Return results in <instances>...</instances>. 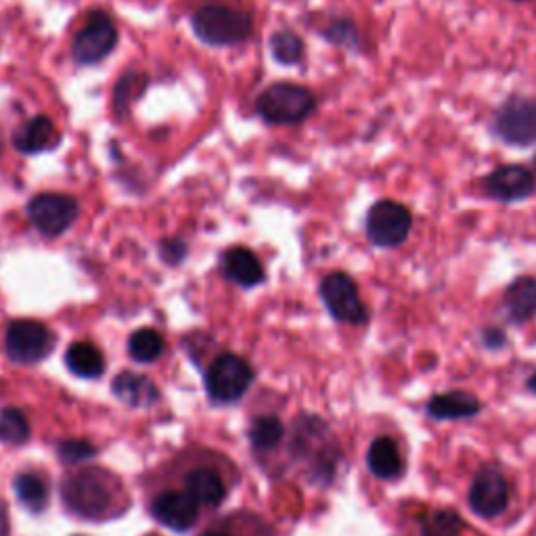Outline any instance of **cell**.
I'll return each mask as SVG.
<instances>
[{
	"label": "cell",
	"instance_id": "1",
	"mask_svg": "<svg viewBox=\"0 0 536 536\" xmlns=\"http://www.w3.org/2000/svg\"><path fill=\"white\" fill-rule=\"evenodd\" d=\"M63 501L72 513L84 520H105L116 516L120 509V482L107 469H80L65 478L61 488Z\"/></svg>",
	"mask_w": 536,
	"mask_h": 536
},
{
	"label": "cell",
	"instance_id": "2",
	"mask_svg": "<svg viewBox=\"0 0 536 536\" xmlns=\"http://www.w3.org/2000/svg\"><path fill=\"white\" fill-rule=\"evenodd\" d=\"M296 455L308 467L312 482H331L340 451L338 442L319 417H300L296 423Z\"/></svg>",
	"mask_w": 536,
	"mask_h": 536
},
{
	"label": "cell",
	"instance_id": "3",
	"mask_svg": "<svg viewBox=\"0 0 536 536\" xmlns=\"http://www.w3.org/2000/svg\"><path fill=\"white\" fill-rule=\"evenodd\" d=\"M195 36L212 47H231L252 34V15L229 5H204L191 19Z\"/></svg>",
	"mask_w": 536,
	"mask_h": 536
},
{
	"label": "cell",
	"instance_id": "4",
	"mask_svg": "<svg viewBox=\"0 0 536 536\" xmlns=\"http://www.w3.org/2000/svg\"><path fill=\"white\" fill-rule=\"evenodd\" d=\"M490 134L509 147H532L536 143V99L511 93L497 109L488 126Z\"/></svg>",
	"mask_w": 536,
	"mask_h": 536
},
{
	"label": "cell",
	"instance_id": "5",
	"mask_svg": "<svg viewBox=\"0 0 536 536\" xmlns=\"http://www.w3.org/2000/svg\"><path fill=\"white\" fill-rule=\"evenodd\" d=\"M256 109L268 124H300L317 109V97L302 84L279 82L258 97Z\"/></svg>",
	"mask_w": 536,
	"mask_h": 536
},
{
	"label": "cell",
	"instance_id": "6",
	"mask_svg": "<svg viewBox=\"0 0 536 536\" xmlns=\"http://www.w3.org/2000/svg\"><path fill=\"white\" fill-rule=\"evenodd\" d=\"M411 229H413L411 210L394 199L375 201L365 218V233L375 248L384 250L400 248V245L409 239Z\"/></svg>",
	"mask_w": 536,
	"mask_h": 536
},
{
	"label": "cell",
	"instance_id": "7",
	"mask_svg": "<svg viewBox=\"0 0 536 536\" xmlns=\"http://www.w3.org/2000/svg\"><path fill=\"white\" fill-rule=\"evenodd\" d=\"M319 292L329 315L335 321L346 325H365L369 321V310L361 298L359 285H356V281L348 273H329L321 281Z\"/></svg>",
	"mask_w": 536,
	"mask_h": 536
},
{
	"label": "cell",
	"instance_id": "8",
	"mask_svg": "<svg viewBox=\"0 0 536 536\" xmlns=\"http://www.w3.org/2000/svg\"><path fill=\"white\" fill-rule=\"evenodd\" d=\"M254 382V371L250 363L237 354H222L206 371L208 396L220 405H229L248 392Z\"/></svg>",
	"mask_w": 536,
	"mask_h": 536
},
{
	"label": "cell",
	"instance_id": "9",
	"mask_svg": "<svg viewBox=\"0 0 536 536\" xmlns=\"http://www.w3.org/2000/svg\"><path fill=\"white\" fill-rule=\"evenodd\" d=\"M55 348V335L51 329L32 319H19L9 323L5 333V350L17 365H34L47 359Z\"/></svg>",
	"mask_w": 536,
	"mask_h": 536
},
{
	"label": "cell",
	"instance_id": "10",
	"mask_svg": "<svg viewBox=\"0 0 536 536\" xmlns=\"http://www.w3.org/2000/svg\"><path fill=\"white\" fill-rule=\"evenodd\" d=\"M118 28L105 11H93L88 15L84 28L76 34L72 44V55L82 65H93L103 61L116 49Z\"/></svg>",
	"mask_w": 536,
	"mask_h": 536
},
{
	"label": "cell",
	"instance_id": "11",
	"mask_svg": "<svg viewBox=\"0 0 536 536\" xmlns=\"http://www.w3.org/2000/svg\"><path fill=\"white\" fill-rule=\"evenodd\" d=\"M28 216L42 235L57 237L76 222L78 201L61 193H40L30 201Z\"/></svg>",
	"mask_w": 536,
	"mask_h": 536
},
{
	"label": "cell",
	"instance_id": "12",
	"mask_svg": "<svg viewBox=\"0 0 536 536\" xmlns=\"http://www.w3.org/2000/svg\"><path fill=\"white\" fill-rule=\"evenodd\" d=\"M482 191L499 204H518L534 195L536 178L522 164H505L488 172L482 181Z\"/></svg>",
	"mask_w": 536,
	"mask_h": 536
},
{
	"label": "cell",
	"instance_id": "13",
	"mask_svg": "<svg viewBox=\"0 0 536 536\" xmlns=\"http://www.w3.org/2000/svg\"><path fill=\"white\" fill-rule=\"evenodd\" d=\"M467 501L476 516L484 520L501 516L509 503V484L505 476L497 467H482L469 486Z\"/></svg>",
	"mask_w": 536,
	"mask_h": 536
},
{
	"label": "cell",
	"instance_id": "14",
	"mask_svg": "<svg viewBox=\"0 0 536 536\" xmlns=\"http://www.w3.org/2000/svg\"><path fill=\"white\" fill-rule=\"evenodd\" d=\"M151 513L153 518L166 528L185 532L193 528L199 513V505L187 490H168V493H162L151 503Z\"/></svg>",
	"mask_w": 536,
	"mask_h": 536
},
{
	"label": "cell",
	"instance_id": "15",
	"mask_svg": "<svg viewBox=\"0 0 536 536\" xmlns=\"http://www.w3.org/2000/svg\"><path fill=\"white\" fill-rule=\"evenodd\" d=\"M505 319L513 325H524L536 317V277L522 275L513 279L503 294Z\"/></svg>",
	"mask_w": 536,
	"mask_h": 536
},
{
	"label": "cell",
	"instance_id": "16",
	"mask_svg": "<svg viewBox=\"0 0 536 536\" xmlns=\"http://www.w3.org/2000/svg\"><path fill=\"white\" fill-rule=\"evenodd\" d=\"M482 411V402L469 392L453 390L436 394L428 402V415L438 421H459L472 419Z\"/></svg>",
	"mask_w": 536,
	"mask_h": 536
},
{
	"label": "cell",
	"instance_id": "17",
	"mask_svg": "<svg viewBox=\"0 0 536 536\" xmlns=\"http://www.w3.org/2000/svg\"><path fill=\"white\" fill-rule=\"evenodd\" d=\"M111 390H114L116 398H120L124 405L134 407V409L151 407L160 398V390L155 388V384L147 375L132 373V371L120 373L114 379V384H111Z\"/></svg>",
	"mask_w": 536,
	"mask_h": 536
},
{
	"label": "cell",
	"instance_id": "18",
	"mask_svg": "<svg viewBox=\"0 0 536 536\" xmlns=\"http://www.w3.org/2000/svg\"><path fill=\"white\" fill-rule=\"evenodd\" d=\"M59 143V132L51 118L36 116L13 134V145L21 153H40Z\"/></svg>",
	"mask_w": 536,
	"mask_h": 536
},
{
	"label": "cell",
	"instance_id": "19",
	"mask_svg": "<svg viewBox=\"0 0 536 536\" xmlns=\"http://www.w3.org/2000/svg\"><path fill=\"white\" fill-rule=\"evenodd\" d=\"M222 273L241 287H254L264 281V268L258 256L248 248H231L222 256Z\"/></svg>",
	"mask_w": 536,
	"mask_h": 536
},
{
	"label": "cell",
	"instance_id": "20",
	"mask_svg": "<svg viewBox=\"0 0 536 536\" xmlns=\"http://www.w3.org/2000/svg\"><path fill=\"white\" fill-rule=\"evenodd\" d=\"M367 465L371 474L382 480H394L402 474V457L396 440L390 436H379L371 442L367 451Z\"/></svg>",
	"mask_w": 536,
	"mask_h": 536
},
{
	"label": "cell",
	"instance_id": "21",
	"mask_svg": "<svg viewBox=\"0 0 536 536\" xmlns=\"http://www.w3.org/2000/svg\"><path fill=\"white\" fill-rule=\"evenodd\" d=\"M185 490L195 499L197 505L216 507L227 495L225 480H222L212 469H193L185 476Z\"/></svg>",
	"mask_w": 536,
	"mask_h": 536
},
{
	"label": "cell",
	"instance_id": "22",
	"mask_svg": "<svg viewBox=\"0 0 536 536\" xmlns=\"http://www.w3.org/2000/svg\"><path fill=\"white\" fill-rule=\"evenodd\" d=\"M65 365L74 375L93 379L103 375L105 359L101 350L91 342H76L65 352Z\"/></svg>",
	"mask_w": 536,
	"mask_h": 536
},
{
	"label": "cell",
	"instance_id": "23",
	"mask_svg": "<svg viewBox=\"0 0 536 536\" xmlns=\"http://www.w3.org/2000/svg\"><path fill=\"white\" fill-rule=\"evenodd\" d=\"M166 344L162 333L155 329H139L130 335L128 340V352L137 363H153L158 361Z\"/></svg>",
	"mask_w": 536,
	"mask_h": 536
},
{
	"label": "cell",
	"instance_id": "24",
	"mask_svg": "<svg viewBox=\"0 0 536 536\" xmlns=\"http://www.w3.org/2000/svg\"><path fill=\"white\" fill-rule=\"evenodd\" d=\"M15 495L21 501V505L28 507L30 511L38 513L47 507L49 501V486L36 474H19L13 482Z\"/></svg>",
	"mask_w": 536,
	"mask_h": 536
},
{
	"label": "cell",
	"instance_id": "25",
	"mask_svg": "<svg viewBox=\"0 0 536 536\" xmlns=\"http://www.w3.org/2000/svg\"><path fill=\"white\" fill-rule=\"evenodd\" d=\"M465 522L455 509H436L421 520V536H459Z\"/></svg>",
	"mask_w": 536,
	"mask_h": 536
},
{
	"label": "cell",
	"instance_id": "26",
	"mask_svg": "<svg viewBox=\"0 0 536 536\" xmlns=\"http://www.w3.org/2000/svg\"><path fill=\"white\" fill-rule=\"evenodd\" d=\"M283 438V423L275 415L254 419L250 426V440L256 451H271Z\"/></svg>",
	"mask_w": 536,
	"mask_h": 536
},
{
	"label": "cell",
	"instance_id": "27",
	"mask_svg": "<svg viewBox=\"0 0 536 536\" xmlns=\"http://www.w3.org/2000/svg\"><path fill=\"white\" fill-rule=\"evenodd\" d=\"M271 53L283 65H296L304 57V42L298 34L281 30L271 38Z\"/></svg>",
	"mask_w": 536,
	"mask_h": 536
},
{
	"label": "cell",
	"instance_id": "28",
	"mask_svg": "<svg viewBox=\"0 0 536 536\" xmlns=\"http://www.w3.org/2000/svg\"><path fill=\"white\" fill-rule=\"evenodd\" d=\"M30 438V423L19 409L0 413V440L7 444H24Z\"/></svg>",
	"mask_w": 536,
	"mask_h": 536
},
{
	"label": "cell",
	"instance_id": "29",
	"mask_svg": "<svg viewBox=\"0 0 536 536\" xmlns=\"http://www.w3.org/2000/svg\"><path fill=\"white\" fill-rule=\"evenodd\" d=\"M323 36L331 42V44H340L344 49H359L361 47V36L359 30H356V24L352 19H333L331 24L327 26V30L323 32Z\"/></svg>",
	"mask_w": 536,
	"mask_h": 536
},
{
	"label": "cell",
	"instance_id": "30",
	"mask_svg": "<svg viewBox=\"0 0 536 536\" xmlns=\"http://www.w3.org/2000/svg\"><path fill=\"white\" fill-rule=\"evenodd\" d=\"M57 453H59V459L63 463H82L86 459H93L95 457V446L91 442L86 440H63L59 446H57Z\"/></svg>",
	"mask_w": 536,
	"mask_h": 536
},
{
	"label": "cell",
	"instance_id": "31",
	"mask_svg": "<svg viewBox=\"0 0 536 536\" xmlns=\"http://www.w3.org/2000/svg\"><path fill=\"white\" fill-rule=\"evenodd\" d=\"M141 86H145V74H124L116 88V107L122 109L130 101V93L137 91L141 93Z\"/></svg>",
	"mask_w": 536,
	"mask_h": 536
},
{
	"label": "cell",
	"instance_id": "32",
	"mask_svg": "<svg viewBox=\"0 0 536 536\" xmlns=\"http://www.w3.org/2000/svg\"><path fill=\"white\" fill-rule=\"evenodd\" d=\"M482 342H484V346L490 348V350H499V348H503L505 342H507L505 331L499 329V327H486V329L482 331Z\"/></svg>",
	"mask_w": 536,
	"mask_h": 536
},
{
	"label": "cell",
	"instance_id": "33",
	"mask_svg": "<svg viewBox=\"0 0 536 536\" xmlns=\"http://www.w3.org/2000/svg\"><path fill=\"white\" fill-rule=\"evenodd\" d=\"M9 513H7V505L0 501V536H9Z\"/></svg>",
	"mask_w": 536,
	"mask_h": 536
},
{
	"label": "cell",
	"instance_id": "34",
	"mask_svg": "<svg viewBox=\"0 0 536 536\" xmlns=\"http://www.w3.org/2000/svg\"><path fill=\"white\" fill-rule=\"evenodd\" d=\"M526 386H528V390H530L532 394H536V373L528 377V382H526Z\"/></svg>",
	"mask_w": 536,
	"mask_h": 536
},
{
	"label": "cell",
	"instance_id": "35",
	"mask_svg": "<svg viewBox=\"0 0 536 536\" xmlns=\"http://www.w3.org/2000/svg\"><path fill=\"white\" fill-rule=\"evenodd\" d=\"M201 536H229V534H225V532H204Z\"/></svg>",
	"mask_w": 536,
	"mask_h": 536
},
{
	"label": "cell",
	"instance_id": "36",
	"mask_svg": "<svg viewBox=\"0 0 536 536\" xmlns=\"http://www.w3.org/2000/svg\"><path fill=\"white\" fill-rule=\"evenodd\" d=\"M509 3H530V0H509Z\"/></svg>",
	"mask_w": 536,
	"mask_h": 536
},
{
	"label": "cell",
	"instance_id": "37",
	"mask_svg": "<svg viewBox=\"0 0 536 536\" xmlns=\"http://www.w3.org/2000/svg\"><path fill=\"white\" fill-rule=\"evenodd\" d=\"M532 166H534V172H536V155H534V160H532Z\"/></svg>",
	"mask_w": 536,
	"mask_h": 536
}]
</instances>
